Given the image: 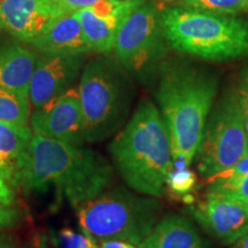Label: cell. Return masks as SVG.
<instances>
[{
	"label": "cell",
	"instance_id": "1f68e13d",
	"mask_svg": "<svg viewBox=\"0 0 248 248\" xmlns=\"http://www.w3.org/2000/svg\"><path fill=\"white\" fill-rule=\"evenodd\" d=\"M0 2H1V0H0Z\"/></svg>",
	"mask_w": 248,
	"mask_h": 248
},
{
	"label": "cell",
	"instance_id": "5b68a950",
	"mask_svg": "<svg viewBox=\"0 0 248 248\" xmlns=\"http://www.w3.org/2000/svg\"><path fill=\"white\" fill-rule=\"evenodd\" d=\"M75 210L80 231L92 239L126 241L138 247L162 217L156 198L120 185H111Z\"/></svg>",
	"mask_w": 248,
	"mask_h": 248
},
{
	"label": "cell",
	"instance_id": "cb8c5ba5",
	"mask_svg": "<svg viewBox=\"0 0 248 248\" xmlns=\"http://www.w3.org/2000/svg\"><path fill=\"white\" fill-rule=\"evenodd\" d=\"M248 175V155L243 157L240 161H238L237 163L233 164L231 168L224 170V171L216 173V175L210 176L207 179L209 182L217 181V179H233L241 177V176Z\"/></svg>",
	"mask_w": 248,
	"mask_h": 248
},
{
	"label": "cell",
	"instance_id": "3957f363",
	"mask_svg": "<svg viewBox=\"0 0 248 248\" xmlns=\"http://www.w3.org/2000/svg\"><path fill=\"white\" fill-rule=\"evenodd\" d=\"M108 151L121 178L137 193L161 198L173 168L168 129L159 107L142 99Z\"/></svg>",
	"mask_w": 248,
	"mask_h": 248
},
{
	"label": "cell",
	"instance_id": "4316f807",
	"mask_svg": "<svg viewBox=\"0 0 248 248\" xmlns=\"http://www.w3.org/2000/svg\"><path fill=\"white\" fill-rule=\"evenodd\" d=\"M15 202H16V197H15L14 188L0 175V203L15 204Z\"/></svg>",
	"mask_w": 248,
	"mask_h": 248
},
{
	"label": "cell",
	"instance_id": "8fae6325",
	"mask_svg": "<svg viewBox=\"0 0 248 248\" xmlns=\"http://www.w3.org/2000/svg\"><path fill=\"white\" fill-rule=\"evenodd\" d=\"M191 212L204 231L224 245H232L248 232V204L216 192L208 191Z\"/></svg>",
	"mask_w": 248,
	"mask_h": 248
},
{
	"label": "cell",
	"instance_id": "603a6c76",
	"mask_svg": "<svg viewBox=\"0 0 248 248\" xmlns=\"http://www.w3.org/2000/svg\"><path fill=\"white\" fill-rule=\"evenodd\" d=\"M22 219L23 212L15 204L0 203V232L16 228Z\"/></svg>",
	"mask_w": 248,
	"mask_h": 248
},
{
	"label": "cell",
	"instance_id": "44dd1931",
	"mask_svg": "<svg viewBox=\"0 0 248 248\" xmlns=\"http://www.w3.org/2000/svg\"><path fill=\"white\" fill-rule=\"evenodd\" d=\"M186 6L221 14H234L248 7V0H183Z\"/></svg>",
	"mask_w": 248,
	"mask_h": 248
},
{
	"label": "cell",
	"instance_id": "8992f818",
	"mask_svg": "<svg viewBox=\"0 0 248 248\" xmlns=\"http://www.w3.org/2000/svg\"><path fill=\"white\" fill-rule=\"evenodd\" d=\"M121 67L109 58L99 57L83 69L77 89L88 144L114 137L131 117V93Z\"/></svg>",
	"mask_w": 248,
	"mask_h": 248
},
{
	"label": "cell",
	"instance_id": "f1b7e54d",
	"mask_svg": "<svg viewBox=\"0 0 248 248\" xmlns=\"http://www.w3.org/2000/svg\"><path fill=\"white\" fill-rule=\"evenodd\" d=\"M0 248H15V239L13 235L0 232Z\"/></svg>",
	"mask_w": 248,
	"mask_h": 248
},
{
	"label": "cell",
	"instance_id": "277c9868",
	"mask_svg": "<svg viewBox=\"0 0 248 248\" xmlns=\"http://www.w3.org/2000/svg\"><path fill=\"white\" fill-rule=\"evenodd\" d=\"M160 20L173 49L208 61L248 55V22L232 15L192 7H166Z\"/></svg>",
	"mask_w": 248,
	"mask_h": 248
},
{
	"label": "cell",
	"instance_id": "4dcf8cb0",
	"mask_svg": "<svg viewBox=\"0 0 248 248\" xmlns=\"http://www.w3.org/2000/svg\"><path fill=\"white\" fill-rule=\"evenodd\" d=\"M35 248H51V247H49L48 245L46 244V241L44 239H40L38 243H37Z\"/></svg>",
	"mask_w": 248,
	"mask_h": 248
},
{
	"label": "cell",
	"instance_id": "e0dca14e",
	"mask_svg": "<svg viewBox=\"0 0 248 248\" xmlns=\"http://www.w3.org/2000/svg\"><path fill=\"white\" fill-rule=\"evenodd\" d=\"M132 13V12H131ZM131 13L98 16L89 7L76 12L91 51L106 54L114 49L121 26Z\"/></svg>",
	"mask_w": 248,
	"mask_h": 248
},
{
	"label": "cell",
	"instance_id": "9a60e30c",
	"mask_svg": "<svg viewBox=\"0 0 248 248\" xmlns=\"http://www.w3.org/2000/svg\"><path fill=\"white\" fill-rule=\"evenodd\" d=\"M139 248H210L187 218L168 214L159 219Z\"/></svg>",
	"mask_w": 248,
	"mask_h": 248
},
{
	"label": "cell",
	"instance_id": "83f0119b",
	"mask_svg": "<svg viewBox=\"0 0 248 248\" xmlns=\"http://www.w3.org/2000/svg\"><path fill=\"white\" fill-rule=\"evenodd\" d=\"M100 248H139L136 245L126 243V241H121V240H105L100 241L99 245Z\"/></svg>",
	"mask_w": 248,
	"mask_h": 248
},
{
	"label": "cell",
	"instance_id": "ba28073f",
	"mask_svg": "<svg viewBox=\"0 0 248 248\" xmlns=\"http://www.w3.org/2000/svg\"><path fill=\"white\" fill-rule=\"evenodd\" d=\"M166 42L160 13L144 2L122 23L113 51L124 69L145 79L166 53Z\"/></svg>",
	"mask_w": 248,
	"mask_h": 248
},
{
	"label": "cell",
	"instance_id": "7a4b0ae2",
	"mask_svg": "<svg viewBox=\"0 0 248 248\" xmlns=\"http://www.w3.org/2000/svg\"><path fill=\"white\" fill-rule=\"evenodd\" d=\"M217 93L216 78L184 61H169L160 70L159 109L168 129L173 168H187L199 150Z\"/></svg>",
	"mask_w": 248,
	"mask_h": 248
},
{
	"label": "cell",
	"instance_id": "52a82bcc",
	"mask_svg": "<svg viewBox=\"0 0 248 248\" xmlns=\"http://www.w3.org/2000/svg\"><path fill=\"white\" fill-rule=\"evenodd\" d=\"M248 155V136L237 90L228 92L210 110L195 155L203 177L231 168Z\"/></svg>",
	"mask_w": 248,
	"mask_h": 248
},
{
	"label": "cell",
	"instance_id": "d6986e66",
	"mask_svg": "<svg viewBox=\"0 0 248 248\" xmlns=\"http://www.w3.org/2000/svg\"><path fill=\"white\" fill-rule=\"evenodd\" d=\"M44 240L46 241V239ZM46 244L51 248H100L98 241L91 237L68 228L52 232Z\"/></svg>",
	"mask_w": 248,
	"mask_h": 248
},
{
	"label": "cell",
	"instance_id": "4fadbf2b",
	"mask_svg": "<svg viewBox=\"0 0 248 248\" xmlns=\"http://www.w3.org/2000/svg\"><path fill=\"white\" fill-rule=\"evenodd\" d=\"M28 44L40 53L84 55L91 51L76 13L57 17Z\"/></svg>",
	"mask_w": 248,
	"mask_h": 248
},
{
	"label": "cell",
	"instance_id": "7c38bea8",
	"mask_svg": "<svg viewBox=\"0 0 248 248\" xmlns=\"http://www.w3.org/2000/svg\"><path fill=\"white\" fill-rule=\"evenodd\" d=\"M63 14L52 0H1L0 29L28 43Z\"/></svg>",
	"mask_w": 248,
	"mask_h": 248
},
{
	"label": "cell",
	"instance_id": "ac0fdd59",
	"mask_svg": "<svg viewBox=\"0 0 248 248\" xmlns=\"http://www.w3.org/2000/svg\"><path fill=\"white\" fill-rule=\"evenodd\" d=\"M31 104L22 93L0 86V121L20 125H29Z\"/></svg>",
	"mask_w": 248,
	"mask_h": 248
},
{
	"label": "cell",
	"instance_id": "ffe728a7",
	"mask_svg": "<svg viewBox=\"0 0 248 248\" xmlns=\"http://www.w3.org/2000/svg\"><path fill=\"white\" fill-rule=\"evenodd\" d=\"M209 191L248 204V175L233 179H217L209 182Z\"/></svg>",
	"mask_w": 248,
	"mask_h": 248
},
{
	"label": "cell",
	"instance_id": "7402d4cb",
	"mask_svg": "<svg viewBox=\"0 0 248 248\" xmlns=\"http://www.w3.org/2000/svg\"><path fill=\"white\" fill-rule=\"evenodd\" d=\"M197 177L192 170L187 168H172L167 178V186L175 194L185 195L194 187Z\"/></svg>",
	"mask_w": 248,
	"mask_h": 248
},
{
	"label": "cell",
	"instance_id": "f546056e",
	"mask_svg": "<svg viewBox=\"0 0 248 248\" xmlns=\"http://www.w3.org/2000/svg\"><path fill=\"white\" fill-rule=\"evenodd\" d=\"M231 248H248V232L241 235L237 241H234L231 245Z\"/></svg>",
	"mask_w": 248,
	"mask_h": 248
},
{
	"label": "cell",
	"instance_id": "484cf974",
	"mask_svg": "<svg viewBox=\"0 0 248 248\" xmlns=\"http://www.w3.org/2000/svg\"><path fill=\"white\" fill-rule=\"evenodd\" d=\"M237 92L238 97H239L241 109H243L245 125H246V131L248 136V71H246L243 75V77H241Z\"/></svg>",
	"mask_w": 248,
	"mask_h": 248
},
{
	"label": "cell",
	"instance_id": "30bf717a",
	"mask_svg": "<svg viewBox=\"0 0 248 248\" xmlns=\"http://www.w3.org/2000/svg\"><path fill=\"white\" fill-rule=\"evenodd\" d=\"M83 54L40 53L37 58L29 84L30 104L42 107L73 88L80 69Z\"/></svg>",
	"mask_w": 248,
	"mask_h": 248
},
{
	"label": "cell",
	"instance_id": "9c48e42d",
	"mask_svg": "<svg viewBox=\"0 0 248 248\" xmlns=\"http://www.w3.org/2000/svg\"><path fill=\"white\" fill-rule=\"evenodd\" d=\"M29 126L35 135L83 146L85 142L84 116L78 89L71 88L30 114Z\"/></svg>",
	"mask_w": 248,
	"mask_h": 248
},
{
	"label": "cell",
	"instance_id": "2e32d148",
	"mask_svg": "<svg viewBox=\"0 0 248 248\" xmlns=\"http://www.w3.org/2000/svg\"><path fill=\"white\" fill-rule=\"evenodd\" d=\"M32 136L29 125L0 121V175L14 190L18 169Z\"/></svg>",
	"mask_w": 248,
	"mask_h": 248
},
{
	"label": "cell",
	"instance_id": "6da1fadb",
	"mask_svg": "<svg viewBox=\"0 0 248 248\" xmlns=\"http://www.w3.org/2000/svg\"><path fill=\"white\" fill-rule=\"evenodd\" d=\"M113 183V167L97 151L33 133L15 188L36 192L54 187L76 209Z\"/></svg>",
	"mask_w": 248,
	"mask_h": 248
},
{
	"label": "cell",
	"instance_id": "5bb4252c",
	"mask_svg": "<svg viewBox=\"0 0 248 248\" xmlns=\"http://www.w3.org/2000/svg\"><path fill=\"white\" fill-rule=\"evenodd\" d=\"M38 54L16 40L0 43V86L28 95Z\"/></svg>",
	"mask_w": 248,
	"mask_h": 248
},
{
	"label": "cell",
	"instance_id": "d4e9b609",
	"mask_svg": "<svg viewBox=\"0 0 248 248\" xmlns=\"http://www.w3.org/2000/svg\"><path fill=\"white\" fill-rule=\"evenodd\" d=\"M63 13H76L80 9L90 7L100 0H52Z\"/></svg>",
	"mask_w": 248,
	"mask_h": 248
}]
</instances>
